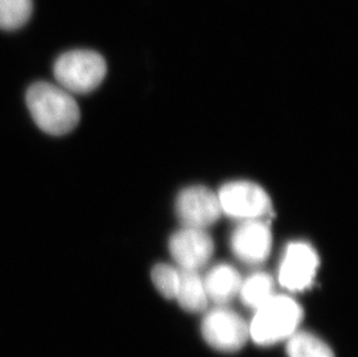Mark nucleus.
Here are the masks:
<instances>
[{
  "label": "nucleus",
  "mask_w": 358,
  "mask_h": 357,
  "mask_svg": "<svg viewBox=\"0 0 358 357\" xmlns=\"http://www.w3.org/2000/svg\"><path fill=\"white\" fill-rule=\"evenodd\" d=\"M319 267V256L315 248L303 243H291L284 253L278 270V281L284 289L299 293L313 284Z\"/></svg>",
  "instance_id": "0eeeda50"
},
{
  "label": "nucleus",
  "mask_w": 358,
  "mask_h": 357,
  "mask_svg": "<svg viewBox=\"0 0 358 357\" xmlns=\"http://www.w3.org/2000/svg\"><path fill=\"white\" fill-rule=\"evenodd\" d=\"M107 74L105 58L96 51L76 49L66 51L54 64L58 86L70 94H87L101 85Z\"/></svg>",
  "instance_id": "7ed1b4c3"
},
{
  "label": "nucleus",
  "mask_w": 358,
  "mask_h": 357,
  "mask_svg": "<svg viewBox=\"0 0 358 357\" xmlns=\"http://www.w3.org/2000/svg\"><path fill=\"white\" fill-rule=\"evenodd\" d=\"M304 318L299 304L287 295H276L255 310L248 323L250 337L259 346H271L287 341L298 330Z\"/></svg>",
  "instance_id": "f03ea898"
},
{
  "label": "nucleus",
  "mask_w": 358,
  "mask_h": 357,
  "mask_svg": "<svg viewBox=\"0 0 358 357\" xmlns=\"http://www.w3.org/2000/svg\"><path fill=\"white\" fill-rule=\"evenodd\" d=\"M26 104L31 118L48 135H66L80 121V109L73 95L48 81H38L28 88Z\"/></svg>",
  "instance_id": "f257e3e1"
},
{
  "label": "nucleus",
  "mask_w": 358,
  "mask_h": 357,
  "mask_svg": "<svg viewBox=\"0 0 358 357\" xmlns=\"http://www.w3.org/2000/svg\"><path fill=\"white\" fill-rule=\"evenodd\" d=\"M222 213L231 218L262 219L271 214V201L261 186L250 181L227 182L218 192Z\"/></svg>",
  "instance_id": "20e7f679"
},
{
  "label": "nucleus",
  "mask_w": 358,
  "mask_h": 357,
  "mask_svg": "<svg viewBox=\"0 0 358 357\" xmlns=\"http://www.w3.org/2000/svg\"><path fill=\"white\" fill-rule=\"evenodd\" d=\"M203 282L209 302L224 307L238 296L243 279L234 267L220 263L208 272Z\"/></svg>",
  "instance_id": "9d476101"
},
{
  "label": "nucleus",
  "mask_w": 358,
  "mask_h": 357,
  "mask_svg": "<svg viewBox=\"0 0 358 357\" xmlns=\"http://www.w3.org/2000/svg\"><path fill=\"white\" fill-rule=\"evenodd\" d=\"M169 253L179 270L199 272L209 262L215 244L206 230L185 227L173 233L169 243Z\"/></svg>",
  "instance_id": "6e6552de"
},
{
  "label": "nucleus",
  "mask_w": 358,
  "mask_h": 357,
  "mask_svg": "<svg viewBox=\"0 0 358 357\" xmlns=\"http://www.w3.org/2000/svg\"><path fill=\"white\" fill-rule=\"evenodd\" d=\"M231 250L237 259L247 265H259L271 255L273 234L264 219L245 220L234 229Z\"/></svg>",
  "instance_id": "1a4fd4ad"
},
{
  "label": "nucleus",
  "mask_w": 358,
  "mask_h": 357,
  "mask_svg": "<svg viewBox=\"0 0 358 357\" xmlns=\"http://www.w3.org/2000/svg\"><path fill=\"white\" fill-rule=\"evenodd\" d=\"M33 8V0H0V29L10 31L24 27Z\"/></svg>",
  "instance_id": "4468645a"
},
{
  "label": "nucleus",
  "mask_w": 358,
  "mask_h": 357,
  "mask_svg": "<svg viewBox=\"0 0 358 357\" xmlns=\"http://www.w3.org/2000/svg\"><path fill=\"white\" fill-rule=\"evenodd\" d=\"M287 357H335L331 348L315 334L297 330L287 340Z\"/></svg>",
  "instance_id": "ddd939ff"
},
{
  "label": "nucleus",
  "mask_w": 358,
  "mask_h": 357,
  "mask_svg": "<svg viewBox=\"0 0 358 357\" xmlns=\"http://www.w3.org/2000/svg\"><path fill=\"white\" fill-rule=\"evenodd\" d=\"M274 280L267 273H254L243 280L238 296L243 305L257 310L274 296Z\"/></svg>",
  "instance_id": "f8f14e48"
},
{
  "label": "nucleus",
  "mask_w": 358,
  "mask_h": 357,
  "mask_svg": "<svg viewBox=\"0 0 358 357\" xmlns=\"http://www.w3.org/2000/svg\"><path fill=\"white\" fill-rule=\"evenodd\" d=\"M202 335L210 347L223 353H236L250 339V328L240 314L224 307H217L206 314Z\"/></svg>",
  "instance_id": "39448f33"
},
{
  "label": "nucleus",
  "mask_w": 358,
  "mask_h": 357,
  "mask_svg": "<svg viewBox=\"0 0 358 357\" xmlns=\"http://www.w3.org/2000/svg\"><path fill=\"white\" fill-rule=\"evenodd\" d=\"M151 277L153 284L162 297L167 300H176V291L179 286V270L167 263H159L153 268Z\"/></svg>",
  "instance_id": "2eb2a0df"
},
{
  "label": "nucleus",
  "mask_w": 358,
  "mask_h": 357,
  "mask_svg": "<svg viewBox=\"0 0 358 357\" xmlns=\"http://www.w3.org/2000/svg\"><path fill=\"white\" fill-rule=\"evenodd\" d=\"M180 270L179 286L176 291V300L183 310L199 314L206 310L209 298L206 295L203 277L199 272Z\"/></svg>",
  "instance_id": "9b49d317"
},
{
  "label": "nucleus",
  "mask_w": 358,
  "mask_h": 357,
  "mask_svg": "<svg viewBox=\"0 0 358 357\" xmlns=\"http://www.w3.org/2000/svg\"><path fill=\"white\" fill-rule=\"evenodd\" d=\"M176 213L185 227L206 230L220 218L222 208L216 192L204 186H192L180 192Z\"/></svg>",
  "instance_id": "423d86ee"
}]
</instances>
